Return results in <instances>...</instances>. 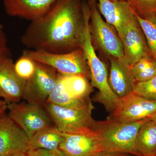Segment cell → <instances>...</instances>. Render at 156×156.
<instances>
[{
	"label": "cell",
	"instance_id": "1",
	"mask_svg": "<svg viewBox=\"0 0 156 156\" xmlns=\"http://www.w3.org/2000/svg\"><path fill=\"white\" fill-rule=\"evenodd\" d=\"M83 1L57 0L48 12L31 21L21 37L30 50L69 53L81 48L85 28Z\"/></svg>",
	"mask_w": 156,
	"mask_h": 156
},
{
	"label": "cell",
	"instance_id": "2",
	"mask_svg": "<svg viewBox=\"0 0 156 156\" xmlns=\"http://www.w3.org/2000/svg\"><path fill=\"white\" fill-rule=\"evenodd\" d=\"M83 10L85 28L81 48L85 53L90 70L91 85L99 90L94 97V101L102 104L107 110L111 113L119 98L109 85L106 66L98 57L92 44L89 29L90 9L87 3L84 4Z\"/></svg>",
	"mask_w": 156,
	"mask_h": 156
},
{
	"label": "cell",
	"instance_id": "3",
	"mask_svg": "<svg viewBox=\"0 0 156 156\" xmlns=\"http://www.w3.org/2000/svg\"><path fill=\"white\" fill-rule=\"evenodd\" d=\"M145 119L125 123L109 117L104 121H96L95 131L103 151L139 155L135 148V139Z\"/></svg>",
	"mask_w": 156,
	"mask_h": 156
},
{
	"label": "cell",
	"instance_id": "4",
	"mask_svg": "<svg viewBox=\"0 0 156 156\" xmlns=\"http://www.w3.org/2000/svg\"><path fill=\"white\" fill-rule=\"evenodd\" d=\"M43 106L53 125L62 133L97 135L96 121L92 116L93 105L83 108H68L47 102Z\"/></svg>",
	"mask_w": 156,
	"mask_h": 156
},
{
	"label": "cell",
	"instance_id": "5",
	"mask_svg": "<svg viewBox=\"0 0 156 156\" xmlns=\"http://www.w3.org/2000/svg\"><path fill=\"white\" fill-rule=\"evenodd\" d=\"M22 55L37 62L53 68L58 73L67 75H80L90 80V72L82 48L64 53H48L41 50L26 49Z\"/></svg>",
	"mask_w": 156,
	"mask_h": 156
},
{
	"label": "cell",
	"instance_id": "6",
	"mask_svg": "<svg viewBox=\"0 0 156 156\" xmlns=\"http://www.w3.org/2000/svg\"><path fill=\"white\" fill-rule=\"evenodd\" d=\"M90 9L89 29L93 46L98 47L107 56L125 57L122 43L115 29L101 15L96 0H88Z\"/></svg>",
	"mask_w": 156,
	"mask_h": 156
},
{
	"label": "cell",
	"instance_id": "7",
	"mask_svg": "<svg viewBox=\"0 0 156 156\" xmlns=\"http://www.w3.org/2000/svg\"><path fill=\"white\" fill-rule=\"evenodd\" d=\"M8 115L29 139L43 128L53 124L44 106L27 101L7 104Z\"/></svg>",
	"mask_w": 156,
	"mask_h": 156
},
{
	"label": "cell",
	"instance_id": "8",
	"mask_svg": "<svg viewBox=\"0 0 156 156\" xmlns=\"http://www.w3.org/2000/svg\"><path fill=\"white\" fill-rule=\"evenodd\" d=\"M35 62V72L26 82L23 98L28 103L43 106L56 87L58 73L50 66Z\"/></svg>",
	"mask_w": 156,
	"mask_h": 156
},
{
	"label": "cell",
	"instance_id": "9",
	"mask_svg": "<svg viewBox=\"0 0 156 156\" xmlns=\"http://www.w3.org/2000/svg\"><path fill=\"white\" fill-rule=\"evenodd\" d=\"M156 112V100H150L133 92L119 98L110 117L125 123H132L150 118Z\"/></svg>",
	"mask_w": 156,
	"mask_h": 156
},
{
	"label": "cell",
	"instance_id": "10",
	"mask_svg": "<svg viewBox=\"0 0 156 156\" xmlns=\"http://www.w3.org/2000/svg\"><path fill=\"white\" fill-rule=\"evenodd\" d=\"M30 139L8 115L0 118V156H11L28 151Z\"/></svg>",
	"mask_w": 156,
	"mask_h": 156
},
{
	"label": "cell",
	"instance_id": "11",
	"mask_svg": "<svg viewBox=\"0 0 156 156\" xmlns=\"http://www.w3.org/2000/svg\"><path fill=\"white\" fill-rule=\"evenodd\" d=\"M26 82L16 73L11 57L0 59V98L7 104L20 101Z\"/></svg>",
	"mask_w": 156,
	"mask_h": 156
},
{
	"label": "cell",
	"instance_id": "12",
	"mask_svg": "<svg viewBox=\"0 0 156 156\" xmlns=\"http://www.w3.org/2000/svg\"><path fill=\"white\" fill-rule=\"evenodd\" d=\"M121 40L125 58L130 65L143 57L152 55L136 16L128 24Z\"/></svg>",
	"mask_w": 156,
	"mask_h": 156
},
{
	"label": "cell",
	"instance_id": "13",
	"mask_svg": "<svg viewBox=\"0 0 156 156\" xmlns=\"http://www.w3.org/2000/svg\"><path fill=\"white\" fill-rule=\"evenodd\" d=\"M97 7L107 22L112 26L120 39L127 26L135 17V13L126 1L98 0Z\"/></svg>",
	"mask_w": 156,
	"mask_h": 156
},
{
	"label": "cell",
	"instance_id": "14",
	"mask_svg": "<svg viewBox=\"0 0 156 156\" xmlns=\"http://www.w3.org/2000/svg\"><path fill=\"white\" fill-rule=\"evenodd\" d=\"M59 149L65 156H96L103 151L97 135L64 133Z\"/></svg>",
	"mask_w": 156,
	"mask_h": 156
},
{
	"label": "cell",
	"instance_id": "15",
	"mask_svg": "<svg viewBox=\"0 0 156 156\" xmlns=\"http://www.w3.org/2000/svg\"><path fill=\"white\" fill-rule=\"evenodd\" d=\"M111 68L108 78L109 85L119 98H122L133 91L135 81L131 65L125 57H109Z\"/></svg>",
	"mask_w": 156,
	"mask_h": 156
},
{
	"label": "cell",
	"instance_id": "16",
	"mask_svg": "<svg viewBox=\"0 0 156 156\" xmlns=\"http://www.w3.org/2000/svg\"><path fill=\"white\" fill-rule=\"evenodd\" d=\"M57 0H4L6 14L31 22L44 15Z\"/></svg>",
	"mask_w": 156,
	"mask_h": 156
},
{
	"label": "cell",
	"instance_id": "17",
	"mask_svg": "<svg viewBox=\"0 0 156 156\" xmlns=\"http://www.w3.org/2000/svg\"><path fill=\"white\" fill-rule=\"evenodd\" d=\"M135 148L139 155L155 156L156 125L150 118L145 119L138 130Z\"/></svg>",
	"mask_w": 156,
	"mask_h": 156
},
{
	"label": "cell",
	"instance_id": "18",
	"mask_svg": "<svg viewBox=\"0 0 156 156\" xmlns=\"http://www.w3.org/2000/svg\"><path fill=\"white\" fill-rule=\"evenodd\" d=\"M63 133L54 125L46 127L38 131L30 139L28 150L58 149L63 140Z\"/></svg>",
	"mask_w": 156,
	"mask_h": 156
},
{
	"label": "cell",
	"instance_id": "19",
	"mask_svg": "<svg viewBox=\"0 0 156 156\" xmlns=\"http://www.w3.org/2000/svg\"><path fill=\"white\" fill-rule=\"evenodd\" d=\"M59 75L66 92L71 97L84 102H92L90 95L93 89L89 79L80 75Z\"/></svg>",
	"mask_w": 156,
	"mask_h": 156
},
{
	"label": "cell",
	"instance_id": "20",
	"mask_svg": "<svg viewBox=\"0 0 156 156\" xmlns=\"http://www.w3.org/2000/svg\"><path fill=\"white\" fill-rule=\"evenodd\" d=\"M47 102L68 108H83L93 105L92 102L88 103L71 97L66 90L59 73L56 87L49 95Z\"/></svg>",
	"mask_w": 156,
	"mask_h": 156
},
{
	"label": "cell",
	"instance_id": "21",
	"mask_svg": "<svg viewBox=\"0 0 156 156\" xmlns=\"http://www.w3.org/2000/svg\"><path fill=\"white\" fill-rule=\"evenodd\" d=\"M132 76L135 82L149 80L156 76V61L151 55L140 58L131 65Z\"/></svg>",
	"mask_w": 156,
	"mask_h": 156
},
{
	"label": "cell",
	"instance_id": "22",
	"mask_svg": "<svg viewBox=\"0 0 156 156\" xmlns=\"http://www.w3.org/2000/svg\"><path fill=\"white\" fill-rule=\"evenodd\" d=\"M135 15L145 36L148 48L152 52H156V15L142 18Z\"/></svg>",
	"mask_w": 156,
	"mask_h": 156
},
{
	"label": "cell",
	"instance_id": "23",
	"mask_svg": "<svg viewBox=\"0 0 156 156\" xmlns=\"http://www.w3.org/2000/svg\"><path fill=\"white\" fill-rule=\"evenodd\" d=\"M134 13L142 18L156 15V0H126Z\"/></svg>",
	"mask_w": 156,
	"mask_h": 156
},
{
	"label": "cell",
	"instance_id": "24",
	"mask_svg": "<svg viewBox=\"0 0 156 156\" xmlns=\"http://www.w3.org/2000/svg\"><path fill=\"white\" fill-rule=\"evenodd\" d=\"M36 68L35 62L23 55L14 63V69L16 73L20 77L26 81L33 76Z\"/></svg>",
	"mask_w": 156,
	"mask_h": 156
},
{
	"label": "cell",
	"instance_id": "25",
	"mask_svg": "<svg viewBox=\"0 0 156 156\" xmlns=\"http://www.w3.org/2000/svg\"><path fill=\"white\" fill-rule=\"evenodd\" d=\"M132 92L144 98L156 100V76L146 82H135Z\"/></svg>",
	"mask_w": 156,
	"mask_h": 156
},
{
	"label": "cell",
	"instance_id": "26",
	"mask_svg": "<svg viewBox=\"0 0 156 156\" xmlns=\"http://www.w3.org/2000/svg\"><path fill=\"white\" fill-rule=\"evenodd\" d=\"M25 156H65L59 149L55 150H48L44 149L28 150Z\"/></svg>",
	"mask_w": 156,
	"mask_h": 156
},
{
	"label": "cell",
	"instance_id": "27",
	"mask_svg": "<svg viewBox=\"0 0 156 156\" xmlns=\"http://www.w3.org/2000/svg\"><path fill=\"white\" fill-rule=\"evenodd\" d=\"M11 57L8 46L7 35L3 29L0 30V59Z\"/></svg>",
	"mask_w": 156,
	"mask_h": 156
},
{
	"label": "cell",
	"instance_id": "28",
	"mask_svg": "<svg viewBox=\"0 0 156 156\" xmlns=\"http://www.w3.org/2000/svg\"><path fill=\"white\" fill-rule=\"evenodd\" d=\"M128 154L121 153L101 151L96 156H128Z\"/></svg>",
	"mask_w": 156,
	"mask_h": 156
},
{
	"label": "cell",
	"instance_id": "29",
	"mask_svg": "<svg viewBox=\"0 0 156 156\" xmlns=\"http://www.w3.org/2000/svg\"><path fill=\"white\" fill-rule=\"evenodd\" d=\"M7 110V104L0 106V118L5 113V112Z\"/></svg>",
	"mask_w": 156,
	"mask_h": 156
},
{
	"label": "cell",
	"instance_id": "30",
	"mask_svg": "<svg viewBox=\"0 0 156 156\" xmlns=\"http://www.w3.org/2000/svg\"><path fill=\"white\" fill-rule=\"evenodd\" d=\"M150 119L155 123L156 125V112L150 117Z\"/></svg>",
	"mask_w": 156,
	"mask_h": 156
},
{
	"label": "cell",
	"instance_id": "31",
	"mask_svg": "<svg viewBox=\"0 0 156 156\" xmlns=\"http://www.w3.org/2000/svg\"><path fill=\"white\" fill-rule=\"evenodd\" d=\"M25 153H22L16 154L11 156H25Z\"/></svg>",
	"mask_w": 156,
	"mask_h": 156
},
{
	"label": "cell",
	"instance_id": "32",
	"mask_svg": "<svg viewBox=\"0 0 156 156\" xmlns=\"http://www.w3.org/2000/svg\"><path fill=\"white\" fill-rule=\"evenodd\" d=\"M5 104H7V103L4 100L0 99V106H2V105H4Z\"/></svg>",
	"mask_w": 156,
	"mask_h": 156
},
{
	"label": "cell",
	"instance_id": "33",
	"mask_svg": "<svg viewBox=\"0 0 156 156\" xmlns=\"http://www.w3.org/2000/svg\"><path fill=\"white\" fill-rule=\"evenodd\" d=\"M151 53L152 56H153L154 58H155L156 61V52L151 51Z\"/></svg>",
	"mask_w": 156,
	"mask_h": 156
},
{
	"label": "cell",
	"instance_id": "34",
	"mask_svg": "<svg viewBox=\"0 0 156 156\" xmlns=\"http://www.w3.org/2000/svg\"><path fill=\"white\" fill-rule=\"evenodd\" d=\"M3 29V26L2 23H1V21H0V30Z\"/></svg>",
	"mask_w": 156,
	"mask_h": 156
},
{
	"label": "cell",
	"instance_id": "35",
	"mask_svg": "<svg viewBox=\"0 0 156 156\" xmlns=\"http://www.w3.org/2000/svg\"><path fill=\"white\" fill-rule=\"evenodd\" d=\"M128 156H143L141 155H134L128 154Z\"/></svg>",
	"mask_w": 156,
	"mask_h": 156
},
{
	"label": "cell",
	"instance_id": "36",
	"mask_svg": "<svg viewBox=\"0 0 156 156\" xmlns=\"http://www.w3.org/2000/svg\"><path fill=\"white\" fill-rule=\"evenodd\" d=\"M110 1H117V0H110Z\"/></svg>",
	"mask_w": 156,
	"mask_h": 156
},
{
	"label": "cell",
	"instance_id": "37",
	"mask_svg": "<svg viewBox=\"0 0 156 156\" xmlns=\"http://www.w3.org/2000/svg\"><path fill=\"white\" fill-rule=\"evenodd\" d=\"M119 1H126V0H119Z\"/></svg>",
	"mask_w": 156,
	"mask_h": 156
},
{
	"label": "cell",
	"instance_id": "38",
	"mask_svg": "<svg viewBox=\"0 0 156 156\" xmlns=\"http://www.w3.org/2000/svg\"><path fill=\"white\" fill-rule=\"evenodd\" d=\"M82 1H86V0H82ZM87 1H88V0H87Z\"/></svg>",
	"mask_w": 156,
	"mask_h": 156
},
{
	"label": "cell",
	"instance_id": "39",
	"mask_svg": "<svg viewBox=\"0 0 156 156\" xmlns=\"http://www.w3.org/2000/svg\"><path fill=\"white\" fill-rule=\"evenodd\" d=\"M155 156H156V154Z\"/></svg>",
	"mask_w": 156,
	"mask_h": 156
}]
</instances>
